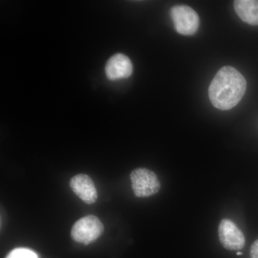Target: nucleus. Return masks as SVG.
<instances>
[{
  "label": "nucleus",
  "instance_id": "1",
  "mask_svg": "<svg viewBox=\"0 0 258 258\" xmlns=\"http://www.w3.org/2000/svg\"><path fill=\"white\" fill-rule=\"evenodd\" d=\"M246 88V80L237 69L231 66H224L210 83L209 97L215 108L227 111L240 103L245 93Z\"/></svg>",
  "mask_w": 258,
  "mask_h": 258
},
{
  "label": "nucleus",
  "instance_id": "2",
  "mask_svg": "<svg viewBox=\"0 0 258 258\" xmlns=\"http://www.w3.org/2000/svg\"><path fill=\"white\" fill-rule=\"evenodd\" d=\"M132 188L137 198H148L159 192L160 181L157 174L147 168L134 169L130 174Z\"/></svg>",
  "mask_w": 258,
  "mask_h": 258
},
{
  "label": "nucleus",
  "instance_id": "3",
  "mask_svg": "<svg viewBox=\"0 0 258 258\" xmlns=\"http://www.w3.org/2000/svg\"><path fill=\"white\" fill-rule=\"evenodd\" d=\"M104 231V225L98 217L88 215L78 220L73 226L71 237L76 242L89 244L101 237Z\"/></svg>",
  "mask_w": 258,
  "mask_h": 258
},
{
  "label": "nucleus",
  "instance_id": "4",
  "mask_svg": "<svg viewBox=\"0 0 258 258\" xmlns=\"http://www.w3.org/2000/svg\"><path fill=\"white\" fill-rule=\"evenodd\" d=\"M171 17L178 33L193 35L200 26V18L196 12L186 5H176L171 10Z\"/></svg>",
  "mask_w": 258,
  "mask_h": 258
},
{
  "label": "nucleus",
  "instance_id": "5",
  "mask_svg": "<svg viewBox=\"0 0 258 258\" xmlns=\"http://www.w3.org/2000/svg\"><path fill=\"white\" fill-rule=\"evenodd\" d=\"M218 235L220 243L228 250H240L245 244V238L242 231L229 219H223L220 222Z\"/></svg>",
  "mask_w": 258,
  "mask_h": 258
},
{
  "label": "nucleus",
  "instance_id": "6",
  "mask_svg": "<svg viewBox=\"0 0 258 258\" xmlns=\"http://www.w3.org/2000/svg\"><path fill=\"white\" fill-rule=\"evenodd\" d=\"M71 189L87 205H93L98 200V193L92 179L86 174L74 176L70 181Z\"/></svg>",
  "mask_w": 258,
  "mask_h": 258
},
{
  "label": "nucleus",
  "instance_id": "7",
  "mask_svg": "<svg viewBox=\"0 0 258 258\" xmlns=\"http://www.w3.org/2000/svg\"><path fill=\"white\" fill-rule=\"evenodd\" d=\"M106 75L111 81L127 79L133 72V64L126 55L117 53L110 57L106 64Z\"/></svg>",
  "mask_w": 258,
  "mask_h": 258
},
{
  "label": "nucleus",
  "instance_id": "8",
  "mask_svg": "<svg viewBox=\"0 0 258 258\" xmlns=\"http://www.w3.org/2000/svg\"><path fill=\"white\" fill-rule=\"evenodd\" d=\"M234 8L239 18L251 25H258V1L257 0H236Z\"/></svg>",
  "mask_w": 258,
  "mask_h": 258
},
{
  "label": "nucleus",
  "instance_id": "9",
  "mask_svg": "<svg viewBox=\"0 0 258 258\" xmlns=\"http://www.w3.org/2000/svg\"><path fill=\"white\" fill-rule=\"evenodd\" d=\"M6 258H38V256L31 249L20 247L13 249Z\"/></svg>",
  "mask_w": 258,
  "mask_h": 258
},
{
  "label": "nucleus",
  "instance_id": "10",
  "mask_svg": "<svg viewBox=\"0 0 258 258\" xmlns=\"http://www.w3.org/2000/svg\"><path fill=\"white\" fill-rule=\"evenodd\" d=\"M249 254H250V258H258V239L254 241L251 246Z\"/></svg>",
  "mask_w": 258,
  "mask_h": 258
},
{
  "label": "nucleus",
  "instance_id": "11",
  "mask_svg": "<svg viewBox=\"0 0 258 258\" xmlns=\"http://www.w3.org/2000/svg\"><path fill=\"white\" fill-rule=\"evenodd\" d=\"M242 252H237V255H242Z\"/></svg>",
  "mask_w": 258,
  "mask_h": 258
}]
</instances>
